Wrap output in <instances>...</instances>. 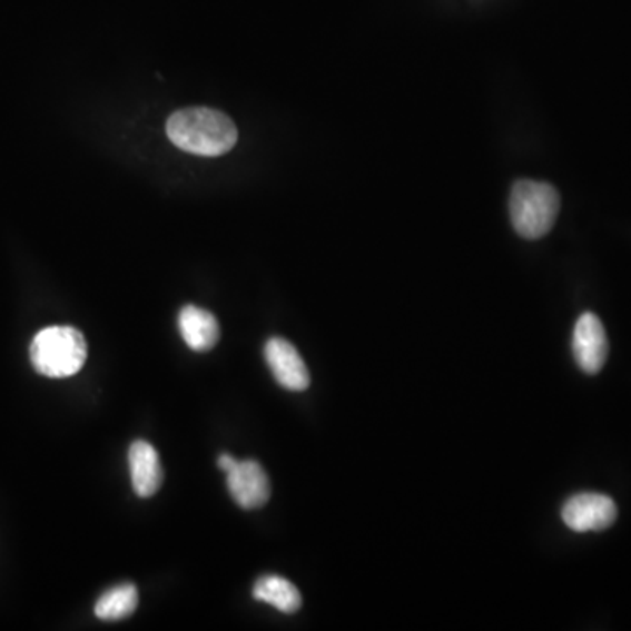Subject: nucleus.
Returning a JSON list of instances; mask_svg holds the SVG:
<instances>
[{
    "instance_id": "12",
    "label": "nucleus",
    "mask_w": 631,
    "mask_h": 631,
    "mask_svg": "<svg viewBox=\"0 0 631 631\" xmlns=\"http://www.w3.org/2000/svg\"><path fill=\"white\" fill-rule=\"evenodd\" d=\"M237 465V460L234 459V456H230V454H221V456H219L218 459V466L219 469H221V471L225 472V474H227V472H230L231 469H234V466Z\"/></svg>"
},
{
    "instance_id": "4",
    "label": "nucleus",
    "mask_w": 631,
    "mask_h": 631,
    "mask_svg": "<svg viewBox=\"0 0 631 631\" xmlns=\"http://www.w3.org/2000/svg\"><path fill=\"white\" fill-rule=\"evenodd\" d=\"M561 517L574 532H602L614 523L618 507L611 496L600 493H579L563 505Z\"/></svg>"
},
{
    "instance_id": "7",
    "label": "nucleus",
    "mask_w": 631,
    "mask_h": 631,
    "mask_svg": "<svg viewBox=\"0 0 631 631\" xmlns=\"http://www.w3.org/2000/svg\"><path fill=\"white\" fill-rule=\"evenodd\" d=\"M572 349L575 362L586 374H599L602 371L609 355V341L599 316L593 313L582 314L575 323Z\"/></svg>"
},
{
    "instance_id": "3",
    "label": "nucleus",
    "mask_w": 631,
    "mask_h": 631,
    "mask_svg": "<svg viewBox=\"0 0 631 631\" xmlns=\"http://www.w3.org/2000/svg\"><path fill=\"white\" fill-rule=\"evenodd\" d=\"M512 225L524 239H541L553 228L560 213V195L548 183L521 179L512 186Z\"/></svg>"
},
{
    "instance_id": "6",
    "label": "nucleus",
    "mask_w": 631,
    "mask_h": 631,
    "mask_svg": "<svg viewBox=\"0 0 631 631\" xmlns=\"http://www.w3.org/2000/svg\"><path fill=\"white\" fill-rule=\"evenodd\" d=\"M231 499L246 511L264 507L270 499V481L264 466L255 460H244L227 472Z\"/></svg>"
},
{
    "instance_id": "5",
    "label": "nucleus",
    "mask_w": 631,
    "mask_h": 631,
    "mask_svg": "<svg viewBox=\"0 0 631 631\" xmlns=\"http://www.w3.org/2000/svg\"><path fill=\"white\" fill-rule=\"evenodd\" d=\"M265 362L273 371L274 379L289 390V392H304L309 388L310 377L300 353L294 344L286 338H268L265 344Z\"/></svg>"
},
{
    "instance_id": "9",
    "label": "nucleus",
    "mask_w": 631,
    "mask_h": 631,
    "mask_svg": "<svg viewBox=\"0 0 631 631\" xmlns=\"http://www.w3.org/2000/svg\"><path fill=\"white\" fill-rule=\"evenodd\" d=\"M179 332L186 346L197 353L213 349L219 341V325L215 314L197 306L183 307L179 313Z\"/></svg>"
},
{
    "instance_id": "8",
    "label": "nucleus",
    "mask_w": 631,
    "mask_h": 631,
    "mask_svg": "<svg viewBox=\"0 0 631 631\" xmlns=\"http://www.w3.org/2000/svg\"><path fill=\"white\" fill-rule=\"evenodd\" d=\"M128 465L132 477L134 491L140 499H149L160 490L164 483V469L160 456L149 442L136 441L128 451Z\"/></svg>"
},
{
    "instance_id": "2",
    "label": "nucleus",
    "mask_w": 631,
    "mask_h": 631,
    "mask_svg": "<svg viewBox=\"0 0 631 631\" xmlns=\"http://www.w3.org/2000/svg\"><path fill=\"white\" fill-rule=\"evenodd\" d=\"M85 335L75 326H48L30 344V362L41 376L51 379L76 376L87 362Z\"/></svg>"
},
{
    "instance_id": "10",
    "label": "nucleus",
    "mask_w": 631,
    "mask_h": 631,
    "mask_svg": "<svg viewBox=\"0 0 631 631\" xmlns=\"http://www.w3.org/2000/svg\"><path fill=\"white\" fill-rule=\"evenodd\" d=\"M253 597L285 614H295L302 607V594L294 582L279 575H265L256 581Z\"/></svg>"
},
{
    "instance_id": "11",
    "label": "nucleus",
    "mask_w": 631,
    "mask_h": 631,
    "mask_svg": "<svg viewBox=\"0 0 631 631\" xmlns=\"http://www.w3.org/2000/svg\"><path fill=\"white\" fill-rule=\"evenodd\" d=\"M139 605V593L132 582L111 588L96 603V615L102 621H121L132 615Z\"/></svg>"
},
{
    "instance_id": "1",
    "label": "nucleus",
    "mask_w": 631,
    "mask_h": 631,
    "mask_svg": "<svg viewBox=\"0 0 631 631\" xmlns=\"http://www.w3.org/2000/svg\"><path fill=\"white\" fill-rule=\"evenodd\" d=\"M167 136L174 145L198 157H219L236 146V125L224 112L190 108L174 112L167 121Z\"/></svg>"
}]
</instances>
